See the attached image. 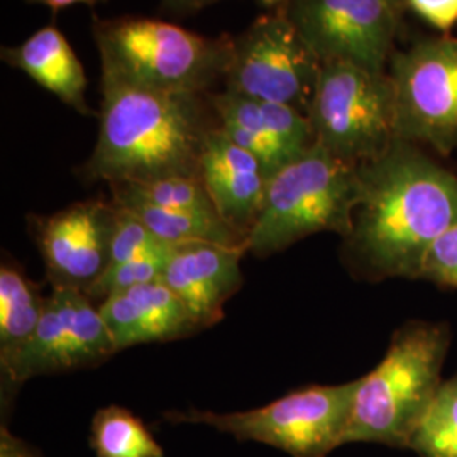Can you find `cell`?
I'll list each match as a JSON object with an SVG mask.
<instances>
[{
	"label": "cell",
	"mask_w": 457,
	"mask_h": 457,
	"mask_svg": "<svg viewBox=\"0 0 457 457\" xmlns=\"http://www.w3.org/2000/svg\"><path fill=\"white\" fill-rule=\"evenodd\" d=\"M0 56L4 63L26 73L79 114L94 115L85 100L83 65L58 28L49 24L17 46H2Z\"/></svg>",
	"instance_id": "17"
},
{
	"label": "cell",
	"mask_w": 457,
	"mask_h": 457,
	"mask_svg": "<svg viewBox=\"0 0 457 457\" xmlns=\"http://www.w3.org/2000/svg\"><path fill=\"white\" fill-rule=\"evenodd\" d=\"M98 311L117 353L137 344L173 341L200 328L180 298L162 279L111 295L98 303Z\"/></svg>",
	"instance_id": "16"
},
{
	"label": "cell",
	"mask_w": 457,
	"mask_h": 457,
	"mask_svg": "<svg viewBox=\"0 0 457 457\" xmlns=\"http://www.w3.org/2000/svg\"><path fill=\"white\" fill-rule=\"evenodd\" d=\"M217 126L207 96L151 90L102 73L97 145L83 177L109 185L200 179L205 141Z\"/></svg>",
	"instance_id": "2"
},
{
	"label": "cell",
	"mask_w": 457,
	"mask_h": 457,
	"mask_svg": "<svg viewBox=\"0 0 457 457\" xmlns=\"http://www.w3.org/2000/svg\"><path fill=\"white\" fill-rule=\"evenodd\" d=\"M0 457H39V454L24 442L16 439L9 430H5V427H2Z\"/></svg>",
	"instance_id": "27"
},
{
	"label": "cell",
	"mask_w": 457,
	"mask_h": 457,
	"mask_svg": "<svg viewBox=\"0 0 457 457\" xmlns=\"http://www.w3.org/2000/svg\"><path fill=\"white\" fill-rule=\"evenodd\" d=\"M109 187L112 196H129L175 212L220 219L202 179L171 177L141 183H111Z\"/></svg>",
	"instance_id": "21"
},
{
	"label": "cell",
	"mask_w": 457,
	"mask_h": 457,
	"mask_svg": "<svg viewBox=\"0 0 457 457\" xmlns=\"http://www.w3.org/2000/svg\"><path fill=\"white\" fill-rule=\"evenodd\" d=\"M317 58L388 70L402 12L386 0H288L279 7Z\"/></svg>",
	"instance_id": "10"
},
{
	"label": "cell",
	"mask_w": 457,
	"mask_h": 457,
	"mask_svg": "<svg viewBox=\"0 0 457 457\" xmlns=\"http://www.w3.org/2000/svg\"><path fill=\"white\" fill-rule=\"evenodd\" d=\"M46 298L39 288L12 264L0 268V366L2 371L16 360L33 337L41 320Z\"/></svg>",
	"instance_id": "18"
},
{
	"label": "cell",
	"mask_w": 457,
	"mask_h": 457,
	"mask_svg": "<svg viewBox=\"0 0 457 457\" xmlns=\"http://www.w3.org/2000/svg\"><path fill=\"white\" fill-rule=\"evenodd\" d=\"M117 353L98 305L83 290L53 287L33 337L4 370L9 383L94 366Z\"/></svg>",
	"instance_id": "11"
},
{
	"label": "cell",
	"mask_w": 457,
	"mask_h": 457,
	"mask_svg": "<svg viewBox=\"0 0 457 457\" xmlns=\"http://www.w3.org/2000/svg\"><path fill=\"white\" fill-rule=\"evenodd\" d=\"M407 9L422 17L427 24L442 33L457 22V0H405Z\"/></svg>",
	"instance_id": "26"
},
{
	"label": "cell",
	"mask_w": 457,
	"mask_h": 457,
	"mask_svg": "<svg viewBox=\"0 0 457 457\" xmlns=\"http://www.w3.org/2000/svg\"><path fill=\"white\" fill-rule=\"evenodd\" d=\"M451 344L442 324L413 320L393 334L381 362L358 379L344 444L409 447L410 437L442 383Z\"/></svg>",
	"instance_id": "3"
},
{
	"label": "cell",
	"mask_w": 457,
	"mask_h": 457,
	"mask_svg": "<svg viewBox=\"0 0 457 457\" xmlns=\"http://www.w3.org/2000/svg\"><path fill=\"white\" fill-rule=\"evenodd\" d=\"M207 98L219 128L260 160L268 179L315 145L309 117L295 107L243 97L226 88Z\"/></svg>",
	"instance_id": "13"
},
{
	"label": "cell",
	"mask_w": 457,
	"mask_h": 457,
	"mask_svg": "<svg viewBox=\"0 0 457 457\" xmlns=\"http://www.w3.org/2000/svg\"><path fill=\"white\" fill-rule=\"evenodd\" d=\"M115 209H117V215H115L109 268L129 262L131 258L141 254V253L168 245L162 243L134 213L122 209V207H117V205H115Z\"/></svg>",
	"instance_id": "24"
},
{
	"label": "cell",
	"mask_w": 457,
	"mask_h": 457,
	"mask_svg": "<svg viewBox=\"0 0 457 457\" xmlns=\"http://www.w3.org/2000/svg\"><path fill=\"white\" fill-rule=\"evenodd\" d=\"M358 179L345 260L370 279H419L428 247L457 224V175L422 146L396 139L358 166Z\"/></svg>",
	"instance_id": "1"
},
{
	"label": "cell",
	"mask_w": 457,
	"mask_h": 457,
	"mask_svg": "<svg viewBox=\"0 0 457 457\" xmlns=\"http://www.w3.org/2000/svg\"><path fill=\"white\" fill-rule=\"evenodd\" d=\"M396 105V137L457 151V37H422L396 51L388 63Z\"/></svg>",
	"instance_id": "8"
},
{
	"label": "cell",
	"mask_w": 457,
	"mask_h": 457,
	"mask_svg": "<svg viewBox=\"0 0 457 457\" xmlns=\"http://www.w3.org/2000/svg\"><path fill=\"white\" fill-rule=\"evenodd\" d=\"M360 195L358 166L313 146L268 179L247 251L268 258L319 232L351 234Z\"/></svg>",
	"instance_id": "5"
},
{
	"label": "cell",
	"mask_w": 457,
	"mask_h": 457,
	"mask_svg": "<svg viewBox=\"0 0 457 457\" xmlns=\"http://www.w3.org/2000/svg\"><path fill=\"white\" fill-rule=\"evenodd\" d=\"M288 0H258V4L268 9H279L281 5H285Z\"/></svg>",
	"instance_id": "30"
},
{
	"label": "cell",
	"mask_w": 457,
	"mask_h": 457,
	"mask_svg": "<svg viewBox=\"0 0 457 457\" xmlns=\"http://www.w3.org/2000/svg\"><path fill=\"white\" fill-rule=\"evenodd\" d=\"M29 4H37V5H46L53 12H58L62 9H66L70 5H77V4H83V5H97V4H104L107 0H26Z\"/></svg>",
	"instance_id": "29"
},
{
	"label": "cell",
	"mask_w": 457,
	"mask_h": 457,
	"mask_svg": "<svg viewBox=\"0 0 457 457\" xmlns=\"http://www.w3.org/2000/svg\"><path fill=\"white\" fill-rule=\"evenodd\" d=\"M307 117L315 145L356 166L375 160L398 139L395 90L388 71L327 63Z\"/></svg>",
	"instance_id": "7"
},
{
	"label": "cell",
	"mask_w": 457,
	"mask_h": 457,
	"mask_svg": "<svg viewBox=\"0 0 457 457\" xmlns=\"http://www.w3.org/2000/svg\"><path fill=\"white\" fill-rule=\"evenodd\" d=\"M219 0H163V5L173 14H192L198 12Z\"/></svg>",
	"instance_id": "28"
},
{
	"label": "cell",
	"mask_w": 457,
	"mask_h": 457,
	"mask_svg": "<svg viewBox=\"0 0 457 457\" xmlns=\"http://www.w3.org/2000/svg\"><path fill=\"white\" fill-rule=\"evenodd\" d=\"M114 204L85 200L49 217H37L36 241L53 287L87 290L109 268Z\"/></svg>",
	"instance_id": "12"
},
{
	"label": "cell",
	"mask_w": 457,
	"mask_h": 457,
	"mask_svg": "<svg viewBox=\"0 0 457 457\" xmlns=\"http://www.w3.org/2000/svg\"><path fill=\"white\" fill-rule=\"evenodd\" d=\"M324 63L281 9L258 17L234 37L226 90L275 102L307 115Z\"/></svg>",
	"instance_id": "9"
},
{
	"label": "cell",
	"mask_w": 457,
	"mask_h": 457,
	"mask_svg": "<svg viewBox=\"0 0 457 457\" xmlns=\"http://www.w3.org/2000/svg\"><path fill=\"white\" fill-rule=\"evenodd\" d=\"M200 179L220 219L247 241L262 213L268 187L260 160L217 126L205 141Z\"/></svg>",
	"instance_id": "15"
},
{
	"label": "cell",
	"mask_w": 457,
	"mask_h": 457,
	"mask_svg": "<svg viewBox=\"0 0 457 457\" xmlns=\"http://www.w3.org/2000/svg\"><path fill=\"white\" fill-rule=\"evenodd\" d=\"M102 73L160 92L207 96L228 73L234 37H209L149 17L94 19Z\"/></svg>",
	"instance_id": "4"
},
{
	"label": "cell",
	"mask_w": 457,
	"mask_h": 457,
	"mask_svg": "<svg viewBox=\"0 0 457 457\" xmlns=\"http://www.w3.org/2000/svg\"><path fill=\"white\" fill-rule=\"evenodd\" d=\"M358 379L341 385H313L288 393L270 405L245 411H168L173 424H204L237 441L262 442L292 457H326L343 445Z\"/></svg>",
	"instance_id": "6"
},
{
	"label": "cell",
	"mask_w": 457,
	"mask_h": 457,
	"mask_svg": "<svg viewBox=\"0 0 457 457\" xmlns=\"http://www.w3.org/2000/svg\"><path fill=\"white\" fill-rule=\"evenodd\" d=\"M112 202L117 207L134 213L164 245H179L204 241L247 247L245 239L228 228L222 219L175 212L129 196H112Z\"/></svg>",
	"instance_id": "19"
},
{
	"label": "cell",
	"mask_w": 457,
	"mask_h": 457,
	"mask_svg": "<svg viewBox=\"0 0 457 457\" xmlns=\"http://www.w3.org/2000/svg\"><path fill=\"white\" fill-rule=\"evenodd\" d=\"M170 251H171V245H163L158 249L141 253L131 258L129 262L107 268L98 279L85 290V294L98 305L111 295L126 292L139 285L160 281L163 277Z\"/></svg>",
	"instance_id": "23"
},
{
	"label": "cell",
	"mask_w": 457,
	"mask_h": 457,
	"mask_svg": "<svg viewBox=\"0 0 457 457\" xmlns=\"http://www.w3.org/2000/svg\"><path fill=\"white\" fill-rule=\"evenodd\" d=\"M386 2H390L393 7H395L396 11H400L402 14L407 11V2H405V0H386Z\"/></svg>",
	"instance_id": "31"
},
{
	"label": "cell",
	"mask_w": 457,
	"mask_h": 457,
	"mask_svg": "<svg viewBox=\"0 0 457 457\" xmlns=\"http://www.w3.org/2000/svg\"><path fill=\"white\" fill-rule=\"evenodd\" d=\"M407 449L420 457H457V375L442 383Z\"/></svg>",
	"instance_id": "22"
},
{
	"label": "cell",
	"mask_w": 457,
	"mask_h": 457,
	"mask_svg": "<svg viewBox=\"0 0 457 457\" xmlns=\"http://www.w3.org/2000/svg\"><path fill=\"white\" fill-rule=\"evenodd\" d=\"M419 279L457 288V224L442 232L428 247Z\"/></svg>",
	"instance_id": "25"
},
{
	"label": "cell",
	"mask_w": 457,
	"mask_h": 457,
	"mask_svg": "<svg viewBox=\"0 0 457 457\" xmlns=\"http://www.w3.org/2000/svg\"><path fill=\"white\" fill-rule=\"evenodd\" d=\"M247 247L217 243L171 245L162 281L177 295L200 328L222 320L224 305L243 285Z\"/></svg>",
	"instance_id": "14"
},
{
	"label": "cell",
	"mask_w": 457,
	"mask_h": 457,
	"mask_svg": "<svg viewBox=\"0 0 457 457\" xmlns=\"http://www.w3.org/2000/svg\"><path fill=\"white\" fill-rule=\"evenodd\" d=\"M90 447L97 457H164L163 447L145 422L117 405L100 409L94 415Z\"/></svg>",
	"instance_id": "20"
}]
</instances>
